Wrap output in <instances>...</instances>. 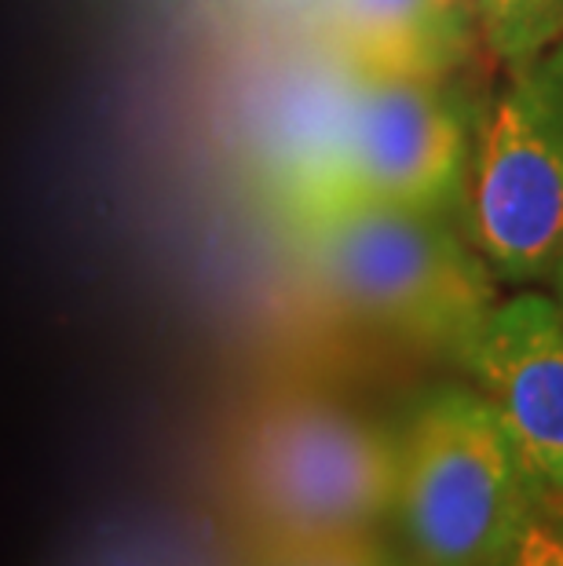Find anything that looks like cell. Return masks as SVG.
<instances>
[{"label":"cell","instance_id":"obj_1","mask_svg":"<svg viewBox=\"0 0 563 566\" xmlns=\"http://www.w3.org/2000/svg\"><path fill=\"white\" fill-rule=\"evenodd\" d=\"M319 285L344 311L417 347L461 358L501 300V282L447 216L344 198L296 223Z\"/></svg>","mask_w":563,"mask_h":566},{"label":"cell","instance_id":"obj_2","mask_svg":"<svg viewBox=\"0 0 563 566\" xmlns=\"http://www.w3.org/2000/svg\"><path fill=\"white\" fill-rule=\"evenodd\" d=\"M542 497L479 388H432L395 431L392 523L417 566H512Z\"/></svg>","mask_w":563,"mask_h":566},{"label":"cell","instance_id":"obj_3","mask_svg":"<svg viewBox=\"0 0 563 566\" xmlns=\"http://www.w3.org/2000/svg\"><path fill=\"white\" fill-rule=\"evenodd\" d=\"M234 486L257 545L380 530L395 504V431L337 402H282L246 431Z\"/></svg>","mask_w":563,"mask_h":566},{"label":"cell","instance_id":"obj_4","mask_svg":"<svg viewBox=\"0 0 563 566\" xmlns=\"http://www.w3.org/2000/svg\"><path fill=\"white\" fill-rule=\"evenodd\" d=\"M465 212L501 285L549 282L563 249V38L505 66L476 128Z\"/></svg>","mask_w":563,"mask_h":566},{"label":"cell","instance_id":"obj_5","mask_svg":"<svg viewBox=\"0 0 563 566\" xmlns=\"http://www.w3.org/2000/svg\"><path fill=\"white\" fill-rule=\"evenodd\" d=\"M476 132L447 81L355 77L347 114V198L450 216L465 209Z\"/></svg>","mask_w":563,"mask_h":566},{"label":"cell","instance_id":"obj_6","mask_svg":"<svg viewBox=\"0 0 563 566\" xmlns=\"http://www.w3.org/2000/svg\"><path fill=\"white\" fill-rule=\"evenodd\" d=\"M458 363L545 493L563 497V318L542 285L501 296Z\"/></svg>","mask_w":563,"mask_h":566},{"label":"cell","instance_id":"obj_7","mask_svg":"<svg viewBox=\"0 0 563 566\" xmlns=\"http://www.w3.org/2000/svg\"><path fill=\"white\" fill-rule=\"evenodd\" d=\"M355 77L358 70L344 59L296 66L263 117L260 176L293 227L347 198L344 147Z\"/></svg>","mask_w":563,"mask_h":566},{"label":"cell","instance_id":"obj_8","mask_svg":"<svg viewBox=\"0 0 563 566\" xmlns=\"http://www.w3.org/2000/svg\"><path fill=\"white\" fill-rule=\"evenodd\" d=\"M341 59L369 77L447 81L487 55L472 0H330Z\"/></svg>","mask_w":563,"mask_h":566},{"label":"cell","instance_id":"obj_9","mask_svg":"<svg viewBox=\"0 0 563 566\" xmlns=\"http://www.w3.org/2000/svg\"><path fill=\"white\" fill-rule=\"evenodd\" d=\"M483 48L501 66L563 38V0H472Z\"/></svg>","mask_w":563,"mask_h":566},{"label":"cell","instance_id":"obj_10","mask_svg":"<svg viewBox=\"0 0 563 566\" xmlns=\"http://www.w3.org/2000/svg\"><path fill=\"white\" fill-rule=\"evenodd\" d=\"M242 566H417L399 541L380 537V530L307 541H268Z\"/></svg>","mask_w":563,"mask_h":566},{"label":"cell","instance_id":"obj_11","mask_svg":"<svg viewBox=\"0 0 563 566\" xmlns=\"http://www.w3.org/2000/svg\"><path fill=\"white\" fill-rule=\"evenodd\" d=\"M512 566H563V497L545 493Z\"/></svg>","mask_w":563,"mask_h":566},{"label":"cell","instance_id":"obj_12","mask_svg":"<svg viewBox=\"0 0 563 566\" xmlns=\"http://www.w3.org/2000/svg\"><path fill=\"white\" fill-rule=\"evenodd\" d=\"M545 285H553V304H556V311H560V318H563V249H560V256H556V263H553V274H549V282Z\"/></svg>","mask_w":563,"mask_h":566}]
</instances>
